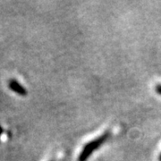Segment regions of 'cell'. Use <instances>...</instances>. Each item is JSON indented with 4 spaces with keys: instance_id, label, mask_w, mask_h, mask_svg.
I'll return each instance as SVG.
<instances>
[{
    "instance_id": "cell-3",
    "label": "cell",
    "mask_w": 161,
    "mask_h": 161,
    "mask_svg": "<svg viewBox=\"0 0 161 161\" xmlns=\"http://www.w3.org/2000/svg\"><path fill=\"white\" fill-rule=\"evenodd\" d=\"M155 91L158 95H160L161 96V84H157V85H156Z\"/></svg>"
},
{
    "instance_id": "cell-1",
    "label": "cell",
    "mask_w": 161,
    "mask_h": 161,
    "mask_svg": "<svg viewBox=\"0 0 161 161\" xmlns=\"http://www.w3.org/2000/svg\"><path fill=\"white\" fill-rule=\"evenodd\" d=\"M110 137V132H104L103 134H101L100 136H98V138L94 139L91 142H87L82 150L80 151V153L79 154L78 157V161H87L90 157L93 154V152L96 150L99 149L102 145H103Z\"/></svg>"
},
{
    "instance_id": "cell-4",
    "label": "cell",
    "mask_w": 161,
    "mask_h": 161,
    "mask_svg": "<svg viewBox=\"0 0 161 161\" xmlns=\"http://www.w3.org/2000/svg\"><path fill=\"white\" fill-rule=\"evenodd\" d=\"M2 133H3V127L1 126V125H0V138L2 136Z\"/></svg>"
},
{
    "instance_id": "cell-2",
    "label": "cell",
    "mask_w": 161,
    "mask_h": 161,
    "mask_svg": "<svg viewBox=\"0 0 161 161\" xmlns=\"http://www.w3.org/2000/svg\"><path fill=\"white\" fill-rule=\"evenodd\" d=\"M8 88L11 90L12 92H14L17 95L22 96V97H25L28 94L27 90L18 80H14V79H11L8 81Z\"/></svg>"
},
{
    "instance_id": "cell-5",
    "label": "cell",
    "mask_w": 161,
    "mask_h": 161,
    "mask_svg": "<svg viewBox=\"0 0 161 161\" xmlns=\"http://www.w3.org/2000/svg\"><path fill=\"white\" fill-rule=\"evenodd\" d=\"M158 161H161V154L158 156Z\"/></svg>"
}]
</instances>
